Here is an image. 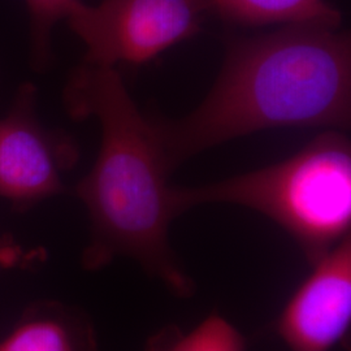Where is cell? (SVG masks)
<instances>
[{
    "instance_id": "1",
    "label": "cell",
    "mask_w": 351,
    "mask_h": 351,
    "mask_svg": "<svg viewBox=\"0 0 351 351\" xmlns=\"http://www.w3.org/2000/svg\"><path fill=\"white\" fill-rule=\"evenodd\" d=\"M64 106L75 120L95 117L101 129L97 160L75 189L90 220L81 265L98 272L119 258L132 259L178 300L197 284L169 242L177 217L172 168L152 119L141 112L116 68L84 63L69 75Z\"/></svg>"
},
{
    "instance_id": "2",
    "label": "cell",
    "mask_w": 351,
    "mask_h": 351,
    "mask_svg": "<svg viewBox=\"0 0 351 351\" xmlns=\"http://www.w3.org/2000/svg\"><path fill=\"white\" fill-rule=\"evenodd\" d=\"M350 120V36L323 25H284L234 40L199 107L176 121L152 119L172 171L202 151L259 130H345Z\"/></svg>"
},
{
    "instance_id": "3",
    "label": "cell",
    "mask_w": 351,
    "mask_h": 351,
    "mask_svg": "<svg viewBox=\"0 0 351 351\" xmlns=\"http://www.w3.org/2000/svg\"><path fill=\"white\" fill-rule=\"evenodd\" d=\"M177 215L228 203L250 208L281 226L315 263L351 236V145L326 129L284 162L194 188H173Z\"/></svg>"
},
{
    "instance_id": "4",
    "label": "cell",
    "mask_w": 351,
    "mask_h": 351,
    "mask_svg": "<svg viewBox=\"0 0 351 351\" xmlns=\"http://www.w3.org/2000/svg\"><path fill=\"white\" fill-rule=\"evenodd\" d=\"M208 12L210 0H103L69 25L86 46L85 63L116 68L147 63L197 36Z\"/></svg>"
},
{
    "instance_id": "5",
    "label": "cell",
    "mask_w": 351,
    "mask_h": 351,
    "mask_svg": "<svg viewBox=\"0 0 351 351\" xmlns=\"http://www.w3.org/2000/svg\"><path fill=\"white\" fill-rule=\"evenodd\" d=\"M36 103L37 88L26 82L0 119V198L17 213L63 194V175L80 156L69 134L39 121Z\"/></svg>"
},
{
    "instance_id": "6",
    "label": "cell",
    "mask_w": 351,
    "mask_h": 351,
    "mask_svg": "<svg viewBox=\"0 0 351 351\" xmlns=\"http://www.w3.org/2000/svg\"><path fill=\"white\" fill-rule=\"evenodd\" d=\"M311 267L275 323L289 351H332L350 332L351 236Z\"/></svg>"
},
{
    "instance_id": "7",
    "label": "cell",
    "mask_w": 351,
    "mask_h": 351,
    "mask_svg": "<svg viewBox=\"0 0 351 351\" xmlns=\"http://www.w3.org/2000/svg\"><path fill=\"white\" fill-rule=\"evenodd\" d=\"M0 351H99V345L84 310L63 302L37 301L0 339Z\"/></svg>"
},
{
    "instance_id": "8",
    "label": "cell",
    "mask_w": 351,
    "mask_h": 351,
    "mask_svg": "<svg viewBox=\"0 0 351 351\" xmlns=\"http://www.w3.org/2000/svg\"><path fill=\"white\" fill-rule=\"evenodd\" d=\"M211 12L249 26L323 25L339 27L342 16L326 0H210Z\"/></svg>"
},
{
    "instance_id": "9",
    "label": "cell",
    "mask_w": 351,
    "mask_h": 351,
    "mask_svg": "<svg viewBox=\"0 0 351 351\" xmlns=\"http://www.w3.org/2000/svg\"><path fill=\"white\" fill-rule=\"evenodd\" d=\"M249 342L226 316L213 311L190 330L165 324L151 335L143 351H247Z\"/></svg>"
},
{
    "instance_id": "10",
    "label": "cell",
    "mask_w": 351,
    "mask_h": 351,
    "mask_svg": "<svg viewBox=\"0 0 351 351\" xmlns=\"http://www.w3.org/2000/svg\"><path fill=\"white\" fill-rule=\"evenodd\" d=\"M32 21L33 62L45 68L50 60L51 32L60 20L68 23L85 8L82 0H26Z\"/></svg>"
},
{
    "instance_id": "11",
    "label": "cell",
    "mask_w": 351,
    "mask_h": 351,
    "mask_svg": "<svg viewBox=\"0 0 351 351\" xmlns=\"http://www.w3.org/2000/svg\"><path fill=\"white\" fill-rule=\"evenodd\" d=\"M47 259L45 249H27L10 236L0 237V272L32 269Z\"/></svg>"
}]
</instances>
